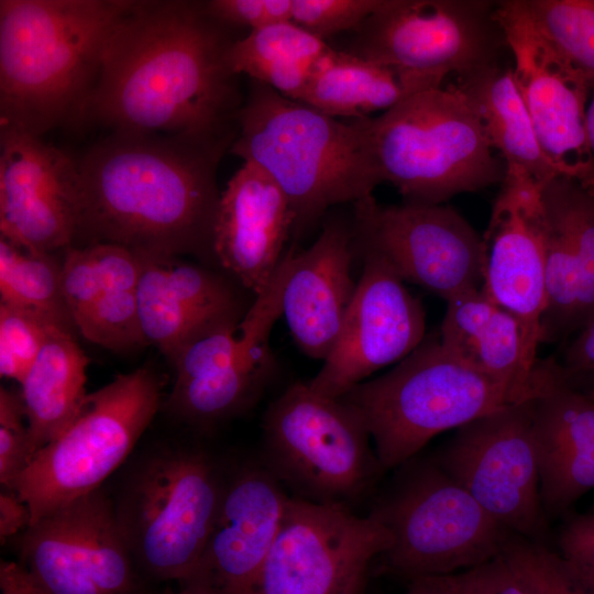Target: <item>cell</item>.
<instances>
[{"mask_svg": "<svg viewBox=\"0 0 594 594\" xmlns=\"http://www.w3.org/2000/svg\"><path fill=\"white\" fill-rule=\"evenodd\" d=\"M366 571L367 570H364L355 574L339 594H362L365 584Z\"/></svg>", "mask_w": 594, "mask_h": 594, "instance_id": "cell-45", "label": "cell"}, {"mask_svg": "<svg viewBox=\"0 0 594 594\" xmlns=\"http://www.w3.org/2000/svg\"><path fill=\"white\" fill-rule=\"evenodd\" d=\"M496 1L382 0L348 53L441 87L447 76L498 63L507 48Z\"/></svg>", "mask_w": 594, "mask_h": 594, "instance_id": "cell-11", "label": "cell"}, {"mask_svg": "<svg viewBox=\"0 0 594 594\" xmlns=\"http://www.w3.org/2000/svg\"><path fill=\"white\" fill-rule=\"evenodd\" d=\"M382 0H293L292 22L320 40L356 30Z\"/></svg>", "mask_w": 594, "mask_h": 594, "instance_id": "cell-37", "label": "cell"}, {"mask_svg": "<svg viewBox=\"0 0 594 594\" xmlns=\"http://www.w3.org/2000/svg\"><path fill=\"white\" fill-rule=\"evenodd\" d=\"M392 542L389 531L370 515L358 517L343 504L288 497L254 594H339Z\"/></svg>", "mask_w": 594, "mask_h": 594, "instance_id": "cell-15", "label": "cell"}, {"mask_svg": "<svg viewBox=\"0 0 594 594\" xmlns=\"http://www.w3.org/2000/svg\"><path fill=\"white\" fill-rule=\"evenodd\" d=\"M531 402L541 503L559 513L594 488V398L549 359L536 363Z\"/></svg>", "mask_w": 594, "mask_h": 594, "instance_id": "cell-22", "label": "cell"}, {"mask_svg": "<svg viewBox=\"0 0 594 594\" xmlns=\"http://www.w3.org/2000/svg\"><path fill=\"white\" fill-rule=\"evenodd\" d=\"M287 498L278 479L261 468H246L226 483L201 557L184 585L254 594Z\"/></svg>", "mask_w": 594, "mask_h": 594, "instance_id": "cell-20", "label": "cell"}, {"mask_svg": "<svg viewBox=\"0 0 594 594\" xmlns=\"http://www.w3.org/2000/svg\"><path fill=\"white\" fill-rule=\"evenodd\" d=\"M531 396L458 428L433 459L503 528L540 541L546 524Z\"/></svg>", "mask_w": 594, "mask_h": 594, "instance_id": "cell-12", "label": "cell"}, {"mask_svg": "<svg viewBox=\"0 0 594 594\" xmlns=\"http://www.w3.org/2000/svg\"><path fill=\"white\" fill-rule=\"evenodd\" d=\"M226 483L196 448H164L128 475L116 515L134 561L148 574L185 584L212 528Z\"/></svg>", "mask_w": 594, "mask_h": 594, "instance_id": "cell-9", "label": "cell"}, {"mask_svg": "<svg viewBox=\"0 0 594 594\" xmlns=\"http://www.w3.org/2000/svg\"><path fill=\"white\" fill-rule=\"evenodd\" d=\"M591 395H592V397L594 398V393H592Z\"/></svg>", "mask_w": 594, "mask_h": 594, "instance_id": "cell-48", "label": "cell"}, {"mask_svg": "<svg viewBox=\"0 0 594 594\" xmlns=\"http://www.w3.org/2000/svg\"><path fill=\"white\" fill-rule=\"evenodd\" d=\"M90 360L75 333L55 327L48 333L20 392L35 453L76 417L86 396Z\"/></svg>", "mask_w": 594, "mask_h": 594, "instance_id": "cell-28", "label": "cell"}, {"mask_svg": "<svg viewBox=\"0 0 594 594\" xmlns=\"http://www.w3.org/2000/svg\"><path fill=\"white\" fill-rule=\"evenodd\" d=\"M449 578L457 594H529L501 556Z\"/></svg>", "mask_w": 594, "mask_h": 594, "instance_id": "cell-40", "label": "cell"}, {"mask_svg": "<svg viewBox=\"0 0 594 594\" xmlns=\"http://www.w3.org/2000/svg\"><path fill=\"white\" fill-rule=\"evenodd\" d=\"M451 85L474 111L491 147L499 153L505 173L527 176L541 188L563 176L540 144L512 66L496 63L457 76Z\"/></svg>", "mask_w": 594, "mask_h": 594, "instance_id": "cell-27", "label": "cell"}, {"mask_svg": "<svg viewBox=\"0 0 594 594\" xmlns=\"http://www.w3.org/2000/svg\"><path fill=\"white\" fill-rule=\"evenodd\" d=\"M0 594H41L19 562L0 564Z\"/></svg>", "mask_w": 594, "mask_h": 594, "instance_id": "cell-43", "label": "cell"}, {"mask_svg": "<svg viewBox=\"0 0 594 594\" xmlns=\"http://www.w3.org/2000/svg\"><path fill=\"white\" fill-rule=\"evenodd\" d=\"M235 133L111 132L78 162L73 246L109 243L140 256L212 255L217 167Z\"/></svg>", "mask_w": 594, "mask_h": 594, "instance_id": "cell-2", "label": "cell"}, {"mask_svg": "<svg viewBox=\"0 0 594 594\" xmlns=\"http://www.w3.org/2000/svg\"><path fill=\"white\" fill-rule=\"evenodd\" d=\"M274 369L270 344L202 376L174 382L165 408L194 426L207 427L251 406L270 382Z\"/></svg>", "mask_w": 594, "mask_h": 594, "instance_id": "cell-31", "label": "cell"}, {"mask_svg": "<svg viewBox=\"0 0 594 594\" xmlns=\"http://www.w3.org/2000/svg\"><path fill=\"white\" fill-rule=\"evenodd\" d=\"M332 50L292 21L250 31L229 52L235 75L245 74L278 94L299 101L321 59Z\"/></svg>", "mask_w": 594, "mask_h": 594, "instance_id": "cell-30", "label": "cell"}, {"mask_svg": "<svg viewBox=\"0 0 594 594\" xmlns=\"http://www.w3.org/2000/svg\"><path fill=\"white\" fill-rule=\"evenodd\" d=\"M294 223L290 204L277 184L255 165L243 163L220 195L213 257L256 296L282 262Z\"/></svg>", "mask_w": 594, "mask_h": 594, "instance_id": "cell-23", "label": "cell"}, {"mask_svg": "<svg viewBox=\"0 0 594 594\" xmlns=\"http://www.w3.org/2000/svg\"><path fill=\"white\" fill-rule=\"evenodd\" d=\"M546 213L541 187L505 173L482 238V292L520 323L526 349L537 362L546 310Z\"/></svg>", "mask_w": 594, "mask_h": 594, "instance_id": "cell-19", "label": "cell"}, {"mask_svg": "<svg viewBox=\"0 0 594 594\" xmlns=\"http://www.w3.org/2000/svg\"><path fill=\"white\" fill-rule=\"evenodd\" d=\"M365 119L339 120L252 80L230 152L277 184L301 234L330 207L373 196L381 184Z\"/></svg>", "mask_w": 594, "mask_h": 594, "instance_id": "cell-4", "label": "cell"}, {"mask_svg": "<svg viewBox=\"0 0 594 594\" xmlns=\"http://www.w3.org/2000/svg\"><path fill=\"white\" fill-rule=\"evenodd\" d=\"M340 398L362 418L382 471L411 460L446 430L519 403L440 340H424L391 371Z\"/></svg>", "mask_w": 594, "mask_h": 594, "instance_id": "cell-6", "label": "cell"}, {"mask_svg": "<svg viewBox=\"0 0 594 594\" xmlns=\"http://www.w3.org/2000/svg\"><path fill=\"white\" fill-rule=\"evenodd\" d=\"M162 404V382L150 366L118 374L89 393L73 421L35 453L9 488L28 505L31 525L101 488Z\"/></svg>", "mask_w": 594, "mask_h": 594, "instance_id": "cell-8", "label": "cell"}, {"mask_svg": "<svg viewBox=\"0 0 594 594\" xmlns=\"http://www.w3.org/2000/svg\"><path fill=\"white\" fill-rule=\"evenodd\" d=\"M558 553L570 570L594 590V509L571 517L562 526Z\"/></svg>", "mask_w": 594, "mask_h": 594, "instance_id": "cell-39", "label": "cell"}, {"mask_svg": "<svg viewBox=\"0 0 594 594\" xmlns=\"http://www.w3.org/2000/svg\"><path fill=\"white\" fill-rule=\"evenodd\" d=\"M405 594H457V592L448 575L413 580Z\"/></svg>", "mask_w": 594, "mask_h": 594, "instance_id": "cell-44", "label": "cell"}, {"mask_svg": "<svg viewBox=\"0 0 594 594\" xmlns=\"http://www.w3.org/2000/svg\"><path fill=\"white\" fill-rule=\"evenodd\" d=\"M365 124L381 184L409 202L443 204L505 176L474 111L452 85L416 91Z\"/></svg>", "mask_w": 594, "mask_h": 594, "instance_id": "cell-5", "label": "cell"}, {"mask_svg": "<svg viewBox=\"0 0 594 594\" xmlns=\"http://www.w3.org/2000/svg\"><path fill=\"white\" fill-rule=\"evenodd\" d=\"M18 548L41 594H142L114 501L101 488L31 525Z\"/></svg>", "mask_w": 594, "mask_h": 594, "instance_id": "cell-13", "label": "cell"}, {"mask_svg": "<svg viewBox=\"0 0 594 594\" xmlns=\"http://www.w3.org/2000/svg\"><path fill=\"white\" fill-rule=\"evenodd\" d=\"M31 525L28 505L13 491L0 494V537L3 543L8 538L24 532Z\"/></svg>", "mask_w": 594, "mask_h": 594, "instance_id": "cell-42", "label": "cell"}, {"mask_svg": "<svg viewBox=\"0 0 594 594\" xmlns=\"http://www.w3.org/2000/svg\"><path fill=\"white\" fill-rule=\"evenodd\" d=\"M35 449L20 391L0 388V482L9 490L29 466Z\"/></svg>", "mask_w": 594, "mask_h": 594, "instance_id": "cell-36", "label": "cell"}, {"mask_svg": "<svg viewBox=\"0 0 594 594\" xmlns=\"http://www.w3.org/2000/svg\"><path fill=\"white\" fill-rule=\"evenodd\" d=\"M354 248L353 232L330 222L307 250L294 252L282 315L295 343L311 359L324 361L340 334L356 289Z\"/></svg>", "mask_w": 594, "mask_h": 594, "instance_id": "cell-25", "label": "cell"}, {"mask_svg": "<svg viewBox=\"0 0 594 594\" xmlns=\"http://www.w3.org/2000/svg\"><path fill=\"white\" fill-rule=\"evenodd\" d=\"M495 18L542 148L564 177L594 194V155L586 129L594 80L536 31L517 0L496 1Z\"/></svg>", "mask_w": 594, "mask_h": 594, "instance_id": "cell-16", "label": "cell"}, {"mask_svg": "<svg viewBox=\"0 0 594 594\" xmlns=\"http://www.w3.org/2000/svg\"><path fill=\"white\" fill-rule=\"evenodd\" d=\"M78 216V162L41 136L0 129V237L30 252H64Z\"/></svg>", "mask_w": 594, "mask_h": 594, "instance_id": "cell-18", "label": "cell"}, {"mask_svg": "<svg viewBox=\"0 0 594 594\" xmlns=\"http://www.w3.org/2000/svg\"><path fill=\"white\" fill-rule=\"evenodd\" d=\"M63 253L30 252L0 237V304L36 312L75 333L63 293Z\"/></svg>", "mask_w": 594, "mask_h": 594, "instance_id": "cell-32", "label": "cell"}, {"mask_svg": "<svg viewBox=\"0 0 594 594\" xmlns=\"http://www.w3.org/2000/svg\"><path fill=\"white\" fill-rule=\"evenodd\" d=\"M207 11L230 28L258 30L292 21L293 0H211Z\"/></svg>", "mask_w": 594, "mask_h": 594, "instance_id": "cell-38", "label": "cell"}, {"mask_svg": "<svg viewBox=\"0 0 594 594\" xmlns=\"http://www.w3.org/2000/svg\"><path fill=\"white\" fill-rule=\"evenodd\" d=\"M441 344L457 359L505 387L517 402L532 395L536 363L519 321L481 288L447 300Z\"/></svg>", "mask_w": 594, "mask_h": 594, "instance_id": "cell-26", "label": "cell"}, {"mask_svg": "<svg viewBox=\"0 0 594 594\" xmlns=\"http://www.w3.org/2000/svg\"><path fill=\"white\" fill-rule=\"evenodd\" d=\"M131 0H1L0 129L80 123L106 43Z\"/></svg>", "mask_w": 594, "mask_h": 594, "instance_id": "cell-3", "label": "cell"}, {"mask_svg": "<svg viewBox=\"0 0 594 594\" xmlns=\"http://www.w3.org/2000/svg\"><path fill=\"white\" fill-rule=\"evenodd\" d=\"M370 516L391 534L381 571L408 582L448 576L499 556L503 528L433 459L411 460Z\"/></svg>", "mask_w": 594, "mask_h": 594, "instance_id": "cell-7", "label": "cell"}, {"mask_svg": "<svg viewBox=\"0 0 594 594\" xmlns=\"http://www.w3.org/2000/svg\"><path fill=\"white\" fill-rule=\"evenodd\" d=\"M229 29L205 1L134 0L106 43L80 123L112 132L234 133L242 103Z\"/></svg>", "mask_w": 594, "mask_h": 594, "instance_id": "cell-1", "label": "cell"}, {"mask_svg": "<svg viewBox=\"0 0 594 594\" xmlns=\"http://www.w3.org/2000/svg\"><path fill=\"white\" fill-rule=\"evenodd\" d=\"M361 255L362 273L338 340L308 382L315 392L332 398L402 361L424 341L426 316L420 300L380 256Z\"/></svg>", "mask_w": 594, "mask_h": 594, "instance_id": "cell-17", "label": "cell"}, {"mask_svg": "<svg viewBox=\"0 0 594 594\" xmlns=\"http://www.w3.org/2000/svg\"><path fill=\"white\" fill-rule=\"evenodd\" d=\"M536 31L594 80V0H517Z\"/></svg>", "mask_w": 594, "mask_h": 594, "instance_id": "cell-33", "label": "cell"}, {"mask_svg": "<svg viewBox=\"0 0 594 594\" xmlns=\"http://www.w3.org/2000/svg\"><path fill=\"white\" fill-rule=\"evenodd\" d=\"M354 246L380 256L403 280L446 301L481 288L482 238L443 204L381 206L373 196L354 204Z\"/></svg>", "mask_w": 594, "mask_h": 594, "instance_id": "cell-14", "label": "cell"}, {"mask_svg": "<svg viewBox=\"0 0 594 594\" xmlns=\"http://www.w3.org/2000/svg\"><path fill=\"white\" fill-rule=\"evenodd\" d=\"M263 431L271 472L307 501L342 504L382 471L360 415L308 383L290 385L268 406Z\"/></svg>", "mask_w": 594, "mask_h": 594, "instance_id": "cell-10", "label": "cell"}, {"mask_svg": "<svg viewBox=\"0 0 594 594\" xmlns=\"http://www.w3.org/2000/svg\"><path fill=\"white\" fill-rule=\"evenodd\" d=\"M499 556L529 594H594L560 554L541 541L507 531Z\"/></svg>", "mask_w": 594, "mask_h": 594, "instance_id": "cell-34", "label": "cell"}, {"mask_svg": "<svg viewBox=\"0 0 594 594\" xmlns=\"http://www.w3.org/2000/svg\"><path fill=\"white\" fill-rule=\"evenodd\" d=\"M138 289L140 328L173 365L193 342L238 326L248 309L218 274L178 257L140 256Z\"/></svg>", "mask_w": 594, "mask_h": 594, "instance_id": "cell-21", "label": "cell"}, {"mask_svg": "<svg viewBox=\"0 0 594 594\" xmlns=\"http://www.w3.org/2000/svg\"><path fill=\"white\" fill-rule=\"evenodd\" d=\"M142 261L123 246L99 243L63 253L62 284L76 331L113 352L145 343L139 322Z\"/></svg>", "mask_w": 594, "mask_h": 594, "instance_id": "cell-24", "label": "cell"}, {"mask_svg": "<svg viewBox=\"0 0 594 594\" xmlns=\"http://www.w3.org/2000/svg\"><path fill=\"white\" fill-rule=\"evenodd\" d=\"M433 88L345 51L332 48L318 64L299 102L350 120L394 107L407 96Z\"/></svg>", "mask_w": 594, "mask_h": 594, "instance_id": "cell-29", "label": "cell"}, {"mask_svg": "<svg viewBox=\"0 0 594 594\" xmlns=\"http://www.w3.org/2000/svg\"><path fill=\"white\" fill-rule=\"evenodd\" d=\"M169 594H217L210 588L195 585V584H187L184 585V588L180 592L177 593H169Z\"/></svg>", "mask_w": 594, "mask_h": 594, "instance_id": "cell-47", "label": "cell"}, {"mask_svg": "<svg viewBox=\"0 0 594 594\" xmlns=\"http://www.w3.org/2000/svg\"><path fill=\"white\" fill-rule=\"evenodd\" d=\"M559 366L568 382L574 386L581 380L594 381V317L576 331Z\"/></svg>", "mask_w": 594, "mask_h": 594, "instance_id": "cell-41", "label": "cell"}, {"mask_svg": "<svg viewBox=\"0 0 594 594\" xmlns=\"http://www.w3.org/2000/svg\"><path fill=\"white\" fill-rule=\"evenodd\" d=\"M55 327L36 312L0 304L1 376L20 385Z\"/></svg>", "mask_w": 594, "mask_h": 594, "instance_id": "cell-35", "label": "cell"}, {"mask_svg": "<svg viewBox=\"0 0 594 594\" xmlns=\"http://www.w3.org/2000/svg\"><path fill=\"white\" fill-rule=\"evenodd\" d=\"M586 129L587 138L591 146V151L594 155V89L591 95V99L587 107V117H586Z\"/></svg>", "mask_w": 594, "mask_h": 594, "instance_id": "cell-46", "label": "cell"}]
</instances>
